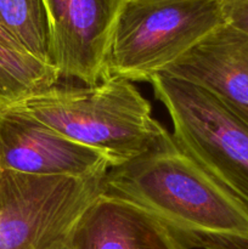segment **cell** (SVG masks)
<instances>
[{
    "label": "cell",
    "instance_id": "1",
    "mask_svg": "<svg viewBox=\"0 0 248 249\" xmlns=\"http://www.w3.org/2000/svg\"><path fill=\"white\" fill-rule=\"evenodd\" d=\"M104 192L153 214L190 249L208 238L248 242L247 207L169 131L147 152L111 168Z\"/></svg>",
    "mask_w": 248,
    "mask_h": 249
},
{
    "label": "cell",
    "instance_id": "2",
    "mask_svg": "<svg viewBox=\"0 0 248 249\" xmlns=\"http://www.w3.org/2000/svg\"><path fill=\"white\" fill-rule=\"evenodd\" d=\"M14 105L106 155L113 168L147 152L168 133L138 88L122 78L105 77L85 87L55 84Z\"/></svg>",
    "mask_w": 248,
    "mask_h": 249
},
{
    "label": "cell",
    "instance_id": "3",
    "mask_svg": "<svg viewBox=\"0 0 248 249\" xmlns=\"http://www.w3.org/2000/svg\"><path fill=\"white\" fill-rule=\"evenodd\" d=\"M223 23L220 0H126L105 77L150 83Z\"/></svg>",
    "mask_w": 248,
    "mask_h": 249
},
{
    "label": "cell",
    "instance_id": "4",
    "mask_svg": "<svg viewBox=\"0 0 248 249\" xmlns=\"http://www.w3.org/2000/svg\"><path fill=\"white\" fill-rule=\"evenodd\" d=\"M173 138L248 208V123L202 88L159 73L150 80Z\"/></svg>",
    "mask_w": 248,
    "mask_h": 249
},
{
    "label": "cell",
    "instance_id": "5",
    "mask_svg": "<svg viewBox=\"0 0 248 249\" xmlns=\"http://www.w3.org/2000/svg\"><path fill=\"white\" fill-rule=\"evenodd\" d=\"M106 175H32L0 169V249H70L85 209Z\"/></svg>",
    "mask_w": 248,
    "mask_h": 249
},
{
    "label": "cell",
    "instance_id": "6",
    "mask_svg": "<svg viewBox=\"0 0 248 249\" xmlns=\"http://www.w3.org/2000/svg\"><path fill=\"white\" fill-rule=\"evenodd\" d=\"M50 24L49 65L95 85L105 77L114 27L126 0H43Z\"/></svg>",
    "mask_w": 248,
    "mask_h": 249
},
{
    "label": "cell",
    "instance_id": "7",
    "mask_svg": "<svg viewBox=\"0 0 248 249\" xmlns=\"http://www.w3.org/2000/svg\"><path fill=\"white\" fill-rule=\"evenodd\" d=\"M106 155L70 140L17 107H0V169L32 175L90 178L106 175Z\"/></svg>",
    "mask_w": 248,
    "mask_h": 249
},
{
    "label": "cell",
    "instance_id": "8",
    "mask_svg": "<svg viewBox=\"0 0 248 249\" xmlns=\"http://www.w3.org/2000/svg\"><path fill=\"white\" fill-rule=\"evenodd\" d=\"M163 73L202 88L248 123L247 34L220 24Z\"/></svg>",
    "mask_w": 248,
    "mask_h": 249
},
{
    "label": "cell",
    "instance_id": "9",
    "mask_svg": "<svg viewBox=\"0 0 248 249\" xmlns=\"http://www.w3.org/2000/svg\"><path fill=\"white\" fill-rule=\"evenodd\" d=\"M70 249H190L141 207L101 192L78 220Z\"/></svg>",
    "mask_w": 248,
    "mask_h": 249
},
{
    "label": "cell",
    "instance_id": "10",
    "mask_svg": "<svg viewBox=\"0 0 248 249\" xmlns=\"http://www.w3.org/2000/svg\"><path fill=\"white\" fill-rule=\"evenodd\" d=\"M58 79L57 71L49 63L0 45V107L38 94Z\"/></svg>",
    "mask_w": 248,
    "mask_h": 249
},
{
    "label": "cell",
    "instance_id": "11",
    "mask_svg": "<svg viewBox=\"0 0 248 249\" xmlns=\"http://www.w3.org/2000/svg\"><path fill=\"white\" fill-rule=\"evenodd\" d=\"M0 27L24 53L49 63L50 24L43 0H0Z\"/></svg>",
    "mask_w": 248,
    "mask_h": 249
},
{
    "label": "cell",
    "instance_id": "12",
    "mask_svg": "<svg viewBox=\"0 0 248 249\" xmlns=\"http://www.w3.org/2000/svg\"><path fill=\"white\" fill-rule=\"evenodd\" d=\"M225 23L248 36V0H220Z\"/></svg>",
    "mask_w": 248,
    "mask_h": 249
},
{
    "label": "cell",
    "instance_id": "13",
    "mask_svg": "<svg viewBox=\"0 0 248 249\" xmlns=\"http://www.w3.org/2000/svg\"><path fill=\"white\" fill-rule=\"evenodd\" d=\"M201 249H248V242L231 238H208L197 245Z\"/></svg>",
    "mask_w": 248,
    "mask_h": 249
},
{
    "label": "cell",
    "instance_id": "14",
    "mask_svg": "<svg viewBox=\"0 0 248 249\" xmlns=\"http://www.w3.org/2000/svg\"><path fill=\"white\" fill-rule=\"evenodd\" d=\"M0 45L6 46V48H9V49H14V50L23 51L21 48H19L18 44L15 41V39L12 38V36H10L7 32H5L4 29L1 28V27H0ZM23 53H24V51H23ZM28 55H29V53H28Z\"/></svg>",
    "mask_w": 248,
    "mask_h": 249
}]
</instances>
